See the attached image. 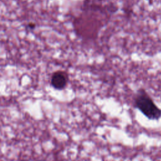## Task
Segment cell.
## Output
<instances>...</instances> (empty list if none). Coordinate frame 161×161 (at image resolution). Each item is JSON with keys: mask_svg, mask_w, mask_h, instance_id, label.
Listing matches in <instances>:
<instances>
[{"mask_svg": "<svg viewBox=\"0 0 161 161\" xmlns=\"http://www.w3.org/2000/svg\"><path fill=\"white\" fill-rule=\"evenodd\" d=\"M134 104L149 119L158 120L161 118V109L143 89L138 91L134 99Z\"/></svg>", "mask_w": 161, "mask_h": 161, "instance_id": "6da1fadb", "label": "cell"}, {"mask_svg": "<svg viewBox=\"0 0 161 161\" xmlns=\"http://www.w3.org/2000/svg\"><path fill=\"white\" fill-rule=\"evenodd\" d=\"M69 74L64 70H56L53 72L50 77V83L52 87L56 90L64 89L69 82Z\"/></svg>", "mask_w": 161, "mask_h": 161, "instance_id": "7a4b0ae2", "label": "cell"}, {"mask_svg": "<svg viewBox=\"0 0 161 161\" xmlns=\"http://www.w3.org/2000/svg\"><path fill=\"white\" fill-rule=\"evenodd\" d=\"M35 27H36V24L33 22H30L27 25V28H29L30 30H33L35 28Z\"/></svg>", "mask_w": 161, "mask_h": 161, "instance_id": "3957f363", "label": "cell"}]
</instances>
